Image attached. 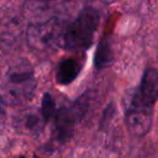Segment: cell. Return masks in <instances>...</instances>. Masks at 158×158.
<instances>
[{"label":"cell","mask_w":158,"mask_h":158,"mask_svg":"<svg viewBox=\"0 0 158 158\" xmlns=\"http://www.w3.org/2000/svg\"><path fill=\"white\" fill-rule=\"evenodd\" d=\"M36 89L34 68L27 60L20 59L9 66L2 85L5 103L21 105L31 99Z\"/></svg>","instance_id":"6da1fadb"},{"label":"cell","mask_w":158,"mask_h":158,"mask_svg":"<svg viewBox=\"0 0 158 158\" xmlns=\"http://www.w3.org/2000/svg\"><path fill=\"white\" fill-rule=\"evenodd\" d=\"M100 22L99 12L92 7L80 11L77 19L67 25L64 36V47L69 50H81L89 48L92 44Z\"/></svg>","instance_id":"7a4b0ae2"},{"label":"cell","mask_w":158,"mask_h":158,"mask_svg":"<svg viewBox=\"0 0 158 158\" xmlns=\"http://www.w3.org/2000/svg\"><path fill=\"white\" fill-rule=\"evenodd\" d=\"M65 29L64 23L54 19L31 25L27 31V41L35 50H52L64 46Z\"/></svg>","instance_id":"3957f363"},{"label":"cell","mask_w":158,"mask_h":158,"mask_svg":"<svg viewBox=\"0 0 158 158\" xmlns=\"http://www.w3.org/2000/svg\"><path fill=\"white\" fill-rule=\"evenodd\" d=\"M158 100V72L154 68L145 70L139 90L132 95L129 105L153 107Z\"/></svg>","instance_id":"277c9868"},{"label":"cell","mask_w":158,"mask_h":158,"mask_svg":"<svg viewBox=\"0 0 158 158\" xmlns=\"http://www.w3.org/2000/svg\"><path fill=\"white\" fill-rule=\"evenodd\" d=\"M153 121V107L129 105L126 112V123L134 136H143L149 131Z\"/></svg>","instance_id":"5b68a950"},{"label":"cell","mask_w":158,"mask_h":158,"mask_svg":"<svg viewBox=\"0 0 158 158\" xmlns=\"http://www.w3.org/2000/svg\"><path fill=\"white\" fill-rule=\"evenodd\" d=\"M47 119L38 108H25L16 115L15 126L19 131L29 135H38L44 129Z\"/></svg>","instance_id":"8992f818"},{"label":"cell","mask_w":158,"mask_h":158,"mask_svg":"<svg viewBox=\"0 0 158 158\" xmlns=\"http://www.w3.org/2000/svg\"><path fill=\"white\" fill-rule=\"evenodd\" d=\"M76 112L62 107L55 115V136L60 142H67L75 132Z\"/></svg>","instance_id":"52a82bcc"},{"label":"cell","mask_w":158,"mask_h":158,"mask_svg":"<svg viewBox=\"0 0 158 158\" xmlns=\"http://www.w3.org/2000/svg\"><path fill=\"white\" fill-rule=\"evenodd\" d=\"M81 69V65L75 59H65L59 64L56 80L60 85H68L74 81Z\"/></svg>","instance_id":"ba28073f"},{"label":"cell","mask_w":158,"mask_h":158,"mask_svg":"<svg viewBox=\"0 0 158 158\" xmlns=\"http://www.w3.org/2000/svg\"><path fill=\"white\" fill-rule=\"evenodd\" d=\"M113 62V51L108 39H103L99 44L94 56V65L97 69H103Z\"/></svg>","instance_id":"9c48e42d"},{"label":"cell","mask_w":158,"mask_h":158,"mask_svg":"<svg viewBox=\"0 0 158 158\" xmlns=\"http://www.w3.org/2000/svg\"><path fill=\"white\" fill-rule=\"evenodd\" d=\"M40 110L44 114L47 121L55 115V102L49 93H44L41 101V110Z\"/></svg>","instance_id":"30bf717a"},{"label":"cell","mask_w":158,"mask_h":158,"mask_svg":"<svg viewBox=\"0 0 158 158\" xmlns=\"http://www.w3.org/2000/svg\"><path fill=\"white\" fill-rule=\"evenodd\" d=\"M5 101L1 97H0V121L2 120L3 116H5Z\"/></svg>","instance_id":"8fae6325"},{"label":"cell","mask_w":158,"mask_h":158,"mask_svg":"<svg viewBox=\"0 0 158 158\" xmlns=\"http://www.w3.org/2000/svg\"><path fill=\"white\" fill-rule=\"evenodd\" d=\"M42 1H48V0H42Z\"/></svg>","instance_id":"7c38bea8"}]
</instances>
